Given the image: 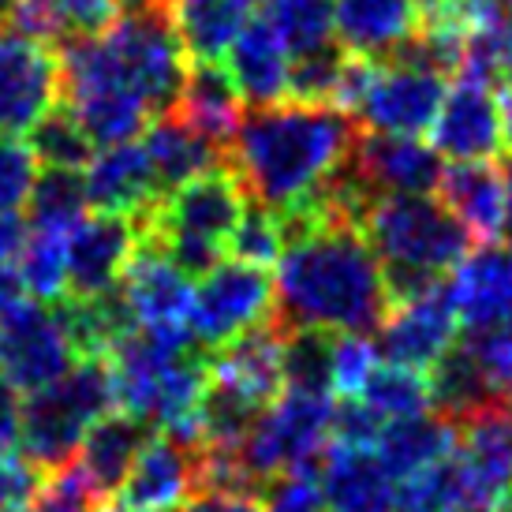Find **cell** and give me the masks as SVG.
Here are the masks:
<instances>
[{
  "instance_id": "6da1fadb",
  "label": "cell",
  "mask_w": 512,
  "mask_h": 512,
  "mask_svg": "<svg viewBox=\"0 0 512 512\" xmlns=\"http://www.w3.org/2000/svg\"><path fill=\"white\" fill-rule=\"evenodd\" d=\"M281 258L273 281V314L288 329L374 333L389 311V288L378 255L359 221L326 195H307L277 210Z\"/></svg>"
},
{
  "instance_id": "7a4b0ae2",
  "label": "cell",
  "mask_w": 512,
  "mask_h": 512,
  "mask_svg": "<svg viewBox=\"0 0 512 512\" xmlns=\"http://www.w3.org/2000/svg\"><path fill=\"white\" fill-rule=\"evenodd\" d=\"M359 124L337 105L273 101L247 105L232 131L225 161L240 176L247 199L266 210H285L314 195L359 143Z\"/></svg>"
},
{
  "instance_id": "3957f363",
  "label": "cell",
  "mask_w": 512,
  "mask_h": 512,
  "mask_svg": "<svg viewBox=\"0 0 512 512\" xmlns=\"http://www.w3.org/2000/svg\"><path fill=\"white\" fill-rule=\"evenodd\" d=\"M359 228L382 262L389 303L445 281L475 243L438 195H374Z\"/></svg>"
},
{
  "instance_id": "277c9868",
  "label": "cell",
  "mask_w": 512,
  "mask_h": 512,
  "mask_svg": "<svg viewBox=\"0 0 512 512\" xmlns=\"http://www.w3.org/2000/svg\"><path fill=\"white\" fill-rule=\"evenodd\" d=\"M109 408H116V400L105 359H79L57 382H49L38 393H27L23 415H19L23 456L34 460L42 471L68 464L90 423L101 419Z\"/></svg>"
},
{
  "instance_id": "5b68a950",
  "label": "cell",
  "mask_w": 512,
  "mask_h": 512,
  "mask_svg": "<svg viewBox=\"0 0 512 512\" xmlns=\"http://www.w3.org/2000/svg\"><path fill=\"white\" fill-rule=\"evenodd\" d=\"M333 408V393L281 389L232 445L247 483L262 490L277 475L314 471V460L322 456L333 430Z\"/></svg>"
},
{
  "instance_id": "8992f818",
  "label": "cell",
  "mask_w": 512,
  "mask_h": 512,
  "mask_svg": "<svg viewBox=\"0 0 512 512\" xmlns=\"http://www.w3.org/2000/svg\"><path fill=\"white\" fill-rule=\"evenodd\" d=\"M98 38L116 79L131 94H139L154 116L169 113L191 68L184 45L169 23V12L116 15Z\"/></svg>"
},
{
  "instance_id": "52a82bcc",
  "label": "cell",
  "mask_w": 512,
  "mask_h": 512,
  "mask_svg": "<svg viewBox=\"0 0 512 512\" xmlns=\"http://www.w3.org/2000/svg\"><path fill=\"white\" fill-rule=\"evenodd\" d=\"M266 318H273V281L262 266H251L240 258H228V262L221 258L191 288L187 333L199 348L214 352Z\"/></svg>"
},
{
  "instance_id": "ba28073f",
  "label": "cell",
  "mask_w": 512,
  "mask_h": 512,
  "mask_svg": "<svg viewBox=\"0 0 512 512\" xmlns=\"http://www.w3.org/2000/svg\"><path fill=\"white\" fill-rule=\"evenodd\" d=\"M79 363L60 303H15L0 314V378L19 393H38Z\"/></svg>"
},
{
  "instance_id": "9c48e42d",
  "label": "cell",
  "mask_w": 512,
  "mask_h": 512,
  "mask_svg": "<svg viewBox=\"0 0 512 512\" xmlns=\"http://www.w3.org/2000/svg\"><path fill=\"white\" fill-rule=\"evenodd\" d=\"M247 202L251 199L243 191L240 176L225 161V165L199 172L195 180L180 184L169 195H161L135 221H139V236H184V240L225 247L228 232L243 217Z\"/></svg>"
},
{
  "instance_id": "30bf717a",
  "label": "cell",
  "mask_w": 512,
  "mask_h": 512,
  "mask_svg": "<svg viewBox=\"0 0 512 512\" xmlns=\"http://www.w3.org/2000/svg\"><path fill=\"white\" fill-rule=\"evenodd\" d=\"M445 98V75L412 64H378L356 105V124L378 135H423Z\"/></svg>"
},
{
  "instance_id": "8fae6325",
  "label": "cell",
  "mask_w": 512,
  "mask_h": 512,
  "mask_svg": "<svg viewBox=\"0 0 512 512\" xmlns=\"http://www.w3.org/2000/svg\"><path fill=\"white\" fill-rule=\"evenodd\" d=\"M460 322H456L453 299L445 281L423 288L415 296L389 303L382 326H378V356L412 370H430L456 344Z\"/></svg>"
},
{
  "instance_id": "7c38bea8",
  "label": "cell",
  "mask_w": 512,
  "mask_h": 512,
  "mask_svg": "<svg viewBox=\"0 0 512 512\" xmlns=\"http://www.w3.org/2000/svg\"><path fill=\"white\" fill-rule=\"evenodd\" d=\"M139 221L124 214L83 217L64 240V296L94 299L120 285L135 255Z\"/></svg>"
},
{
  "instance_id": "4fadbf2b",
  "label": "cell",
  "mask_w": 512,
  "mask_h": 512,
  "mask_svg": "<svg viewBox=\"0 0 512 512\" xmlns=\"http://www.w3.org/2000/svg\"><path fill=\"white\" fill-rule=\"evenodd\" d=\"M60 101V53L53 45L0 34V131L27 135L30 124Z\"/></svg>"
},
{
  "instance_id": "5bb4252c",
  "label": "cell",
  "mask_w": 512,
  "mask_h": 512,
  "mask_svg": "<svg viewBox=\"0 0 512 512\" xmlns=\"http://www.w3.org/2000/svg\"><path fill=\"white\" fill-rule=\"evenodd\" d=\"M191 288H195L191 277L180 266H172L154 240L139 236L135 255L124 266V277H120L116 292H120L124 307H128L131 326L180 333V329H187Z\"/></svg>"
},
{
  "instance_id": "9a60e30c",
  "label": "cell",
  "mask_w": 512,
  "mask_h": 512,
  "mask_svg": "<svg viewBox=\"0 0 512 512\" xmlns=\"http://www.w3.org/2000/svg\"><path fill=\"white\" fill-rule=\"evenodd\" d=\"M352 169L367 195H434L441 180V157L419 135H378L359 131Z\"/></svg>"
},
{
  "instance_id": "2e32d148",
  "label": "cell",
  "mask_w": 512,
  "mask_h": 512,
  "mask_svg": "<svg viewBox=\"0 0 512 512\" xmlns=\"http://www.w3.org/2000/svg\"><path fill=\"white\" fill-rule=\"evenodd\" d=\"M281 352H285V326L273 314V318L243 329L240 337H232L206 356L210 359V382L243 397L255 408H266L285 389Z\"/></svg>"
},
{
  "instance_id": "e0dca14e",
  "label": "cell",
  "mask_w": 512,
  "mask_h": 512,
  "mask_svg": "<svg viewBox=\"0 0 512 512\" xmlns=\"http://www.w3.org/2000/svg\"><path fill=\"white\" fill-rule=\"evenodd\" d=\"M460 329L486 333L512 322V255L498 243H479L445 277Z\"/></svg>"
},
{
  "instance_id": "ac0fdd59",
  "label": "cell",
  "mask_w": 512,
  "mask_h": 512,
  "mask_svg": "<svg viewBox=\"0 0 512 512\" xmlns=\"http://www.w3.org/2000/svg\"><path fill=\"white\" fill-rule=\"evenodd\" d=\"M456 460L468 483L471 512H490L512 490V412L494 404L456 423Z\"/></svg>"
},
{
  "instance_id": "d6986e66",
  "label": "cell",
  "mask_w": 512,
  "mask_h": 512,
  "mask_svg": "<svg viewBox=\"0 0 512 512\" xmlns=\"http://www.w3.org/2000/svg\"><path fill=\"white\" fill-rule=\"evenodd\" d=\"M430 146L449 161H490L501 154V120L494 86L456 79L430 124Z\"/></svg>"
},
{
  "instance_id": "ffe728a7",
  "label": "cell",
  "mask_w": 512,
  "mask_h": 512,
  "mask_svg": "<svg viewBox=\"0 0 512 512\" xmlns=\"http://www.w3.org/2000/svg\"><path fill=\"white\" fill-rule=\"evenodd\" d=\"M195 490H199L195 449L180 445L169 434L161 438L150 434L116 494H120V505L135 512H176Z\"/></svg>"
},
{
  "instance_id": "44dd1931",
  "label": "cell",
  "mask_w": 512,
  "mask_h": 512,
  "mask_svg": "<svg viewBox=\"0 0 512 512\" xmlns=\"http://www.w3.org/2000/svg\"><path fill=\"white\" fill-rule=\"evenodd\" d=\"M318 494L326 512H393L397 479L382 468L370 445L333 441L322 453Z\"/></svg>"
},
{
  "instance_id": "7402d4cb",
  "label": "cell",
  "mask_w": 512,
  "mask_h": 512,
  "mask_svg": "<svg viewBox=\"0 0 512 512\" xmlns=\"http://www.w3.org/2000/svg\"><path fill=\"white\" fill-rule=\"evenodd\" d=\"M228 83L243 105H273L285 101L288 90V49L277 38L273 23L262 12H255L243 30L232 38V45L221 57Z\"/></svg>"
},
{
  "instance_id": "603a6c76",
  "label": "cell",
  "mask_w": 512,
  "mask_h": 512,
  "mask_svg": "<svg viewBox=\"0 0 512 512\" xmlns=\"http://www.w3.org/2000/svg\"><path fill=\"white\" fill-rule=\"evenodd\" d=\"M83 191L86 206H94L98 214H146L157 202V187L143 146L135 139L116 146H98L94 157L83 165Z\"/></svg>"
},
{
  "instance_id": "cb8c5ba5",
  "label": "cell",
  "mask_w": 512,
  "mask_h": 512,
  "mask_svg": "<svg viewBox=\"0 0 512 512\" xmlns=\"http://www.w3.org/2000/svg\"><path fill=\"white\" fill-rule=\"evenodd\" d=\"M423 27V12L415 0H337L333 34L348 53L385 64L400 45Z\"/></svg>"
},
{
  "instance_id": "d4e9b609",
  "label": "cell",
  "mask_w": 512,
  "mask_h": 512,
  "mask_svg": "<svg viewBox=\"0 0 512 512\" xmlns=\"http://www.w3.org/2000/svg\"><path fill=\"white\" fill-rule=\"evenodd\" d=\"M434 195L475 243H498L505 236V184L490 161H453L441 169Z\"/></svg>"
},
{
  "instance_id": "484cf974",
  "label": "cell",
  "mask_w": 512,
  "mask_h": 512,
  "mask_svg": "<svg viewBox=\"0 0 512 512\" xmlns=\"http://www.w3.org/2000/svg\"><path fill=\"white\" fill-rule=\"evenodd\" d=\"M143 154L150 161V172H154V187L157 199L176 191L180 184L195 180L199 172L214 169V165H225V150L206 139L202 131H195L184 116L169 109V113H157L143 131Z\"/></svg>"
},
{
  "instance_id": "4316f807",
  "label": "cell",
  "mask_w": 512,
  "mask_h": 512,
  "mask_svg": "<svg viewBox=\"0 0 512 512\" xmlns=\"http://www.w3.org/2000/svg\"><path fill=\"white\" fill-rule=\"evenodd\" d=\"M146 438H150V427H146L143 419L128 415L124 408H120V412L109 408V412L101 415V419H94L90 430L83 434L79 449H75V453H79L75 464L83 468V475L90 479V486L98 490L101 498H105V494H116Z\"/></svg>"
},
{
  "instance_id": "83f0119b",
  "label": "cell",
  "mask_w": 512,
  "mask_h": 512,
  "mask_svg": "<svg viewBox=\"0 0 512 512\" xmlns=\"http://www.w3.org/2000/svg\"><path fill=\"white\" fill-rule=\"evenodd\" d=\"M255 12V0H169V23L191 64H221L232 38Z\"/></svg>"
},
{
  "instance_id": "f1b7e54d",
  "label": "cell",
  "mask_w": 512,
  "mask_h": 512,
  "mask_svg": "<svg viewBox=\"0 0 512 512\" xmlns=\"http://www.w3.org/2000/svg\"><path fill=\"white\" fill-rule=\"evenodd\" d=\"M456 438H460V430L445 415L419 412L408 415V419L382 423L378 438H374V456L400 483V479H408V475L430 468V464H438L441 456L453 453Z\"/></svg>"
},
{
  "instance_id": "f546056e",
  "label": "cell",
  "mask_w": 512,
  "mask_h": 512,
  "mask_svg": "<svg viewBox=\"0 0 512 512\" xmlns=\"http://www.w3.org/2000/svg\"><path fill=\"white\" fill-rule=\"evenodd\" d=\"M430 408H438L449 423H464L468 415L486 412L494 404H505L501 385L486 374L468 344H453L445 356L430 367Z\"/></svg>"
},
{
  "instance_id": "4dcf8cb0",
  "label": "cell",
  "mask_w": 512,
  "mask_h": 512,
  "mask_svg": "<svg viewBox=\"0 0 512 512\" xmlns=\"http://www.w3.org/2000/svg\"><path fill=\"white\" fill-rule=\"evenodd\" d=\"M172 109L184 116L195 131H202L221 150H228V139H232V131H236L247 105L236 98V90H232L221 64H191L184 90H180Z\"/></svg>"
},
{
  "instance_id": "1f68e13d",
  "label": "cell",
  "mask_w": 512,
  "mask_h": 512,
  "mask_svg": "<svg viewBox=\"0 0 512 512\" xmlns=\"http://www.w3.org/2000/svg\"><path fill=\"white\" fill-rule=\"evenodd\" d=\"M30 210L27 228H45V232H72L86 217V191H83V172L79 169H53L34 176L30 195L23 202Z\"/></svg>"
},
{
  "instance_id": "d6a6232c",
  "label": "cell",
  "mask_w": 512,
  "mask_h": 512,
  "mask_svg": "<svg viewBox=\"0 0 512 512\" xmlns=\"http://www.w3.org/2000/svg\"><path fill=\"white\" fill-rule=\"evenodd\" d=\"M393 512H471L468 483H464L456 449L449 456H441L438 464L400 479Z\"/></svg>"
},
{
  "instance_id": "836d02e7",
  "label": "cell",
  "mask_w": 512,
  "mask_h": 512,
  "mask_svg": "<svg viewBox=\"0 0 512 512\" xmlns=\"http://www.w3.org/2000/svg\"><path fill=\"white\" fill-rule=\"evenodd\" d=\"M27 146L42 165H53V169H83L86 161L94 157V150H98L64 101L49 105V109L30 124Z\"/></svg>"
},
{
  "instance_id": "e575fe53",
  "label": "cell",
  "mask_w": 512,
  "mask_h": 512,
  "mask_svg": "<svg viewBox=\"0 0 512 512\" xmlns=\"http://www.w3.org/2000/svg\"><path fill=\"white\" fill-rule=\"evenodd\" d=\"M359 400L382 423H393V419H408V415L427 412L430 385L423 378V370L400 367V363H378L374 374L367 378V385L359 389Z\"/></svg>"
},
{
  "instance_id": "d590c367",
  "label": "cell",
  "mask_w": 512,
  "mask_h": 512,
  "mask_svg": "<svg viewBox=\"0 0 512 512\" xmlns=\"http://www.w3.org/2000/svg\"><path fill=\"white\" fill-rule=\"evenodd\" d=\"M333 8L337 0H266L262 15L285 42L288 57H299L307 49L333 42Z\"/></svg>"
},
{
  "instance_id": "8d00e7d4",
  "label": "cell",
  "mask_w": 512,
  "mask_h": 512,
  "mask_svg": "<svg viewBox=\"0 0 512 512\" xmlns=\"http://www.w3.org/2000/svg\"><path fill=\"white\" fill-rule=\"evenodd\" d=\"M64 240H68L64 232L27 228V236L15 251V258H19L15 270L23 277V288L42 303L64 296Z\"/></svg>"
},
{
  "instance_id": "74e56055",
  "label": "cell",
  "mask_w": 512,
  "mask_h": 512,
  "mask_svg": "<svg viewBox=\"0 0 512 512\" xmlns=\"http://www.w3.org/2000/svg\"><path fill=\"white\" fill-rule=\"evenodd\" d=\"M344 60H348V49H344L337 38L318 49H307L299 57H288V101H311V105H333V94H337V83H341Z\"/></svg>"
},
{
  "instance_id": "f35d334b",
  "label": "cell",
  "mask_w": 512,
  "mask_h": 512,
  "mask_svg": "<svg viewBox=\"0 0 512 512\" xmlns=\"http://www.w3.org/2000/svg\"><path fill=\"white\" fill-rule=\"evenodd\" d=\"M329 356H333V333L285 326V352H281L285 389L329 393Z\"/></svg>"
},
{
  "instance_id": "ab89813d",
  "label": "cell",
  "mask_w": 512,
  "mask_h": 512,
  "mask_svg": "<svg viewBox=\"0 0 512 512\" xmlns=\"http://www.w3.org/2000/svg\"><path fill=\"white\" fill-rule=\"evenodd\" d=\"M281 247H285V236H281V221H277V214L266 210V206H258V202H247L243 217L236 221V228L228 232L225 255L270 270L273 262L281 258Z\"/></svg>"
},
{
  "instance_id": "60d3db41",
  "label": "cell",
  "mask_w": 512,
  "mask_h": 512,
  "mask_svg": "<svg viewBox=\"0 0 512 512\" xmlns=\"http://www.w3.org/2000/svg\"><path fill=\"white\" fill-rule=\"evenodd\" d=\"M378 344L370 333H337L333 337V356H329V393L359 397V389L378 367Z\"/></svg>"
},
{
  "instance_id": "b9f144b4",
  "label": "cell",
  "mask_w": 512,
  "mask_h": 512,
  "mask_svg": "<svg viewBox=\"0 0 512 512\" xmlns=\"http://www.w3.org/2000/svg\"><path fill=\"white\" fill-rule=\"evenodd\" d=\"M98 498L101 494L90 486L83 468L68 460V464L49 471V479H42L27 512H98Z\"/></svg>"
},
{
  "instance_id": "7bdbcfd3",
  "label": "cell",
  "mask_w": 512,
  "mask_h": 512,
  "mask_svg": "<svg viewBox=\"0 0 512 512\" xmlns=\"http://www.w3.org/2000/svg\"><path fill=\"white\" fill-rule=\"evenodd\" d=\"M34 176H38V157L30 154L23 135L0 131V206L19 210L27 202Z\"/></svg>"
},
{
  "instance_id": "ee69618b",
  "label": "cell",
  "mask_w": 512,
  "mask_h": 512,
  "mask_svg": "<svg viewBox=\"0 0 512 512\" xmlns=\"http://www.w3.org/2000/svg\"><path fill=\"white\" fill-rule=\"evenodd\" d=\"M4 23H8V30H12V34H19V38L53 45V49H60V42H64V38H72L53 0H15L12 12H8V19H4Z\"/></svg>"
},
{
  "instance_id": "f6af8a7d",
  "label": "cell",
  "mask_w": 512,
  "mask_h": 512,
  "mask_svg": "<svg viewBox=\"0 0 512 512\" xmlns=\"http://www.w3.org/2000/svg\"><path fill=\"white\" fill-rule=\"evenodd\" d=\"M42 486V468L15 449H0V512H27Z\"/></svg>"
},
{
  "instance_id": "bcb514c9",
  "label": "cell",
  "mask_w": 512,
  "mask_h": 512,
  "mask_svg": "<svg viewBox=\"0 0 512 512\" xmlns=\"http://www.w3.org/2000/svg\"><path fill=\"white\" fill-rule=\"evenodd\" d=\"M262 494H266L262 512H326L314 471H288V475H277V479H270V483L262 486Z\"/></svg>"
},
{
  "instance_id": "7dc6e473",
  "label": "cell",
  "mask_w": 512,
  "mask_h": 512,
  "mask_svg": "<svg viewBox=\"0 0 512 512\" xmlns=\"http://www.w3.org/2000/svg\"><path fill=\"white\" fill-rule=\"evenodd\" d=\"M68 34H101L116 19V0H53Z\"/></svg>"
},
{
  "instance_id": "c3c4849f",
  "label": "cell",
  "mask_w": 512,
  "mask_h": 512,
  "mask_svg": "<svg viewBox=\"0 0 512 512\" xmlns=\"http://www.w3.org/2000/svg\"><path fill=\"white\" fill-rule=\"evenodd\" d=\"M176 512H262L258 494H243V490H202L180 505Z\"/></svg>"
},
{
  "instance_id": "681fc988",
  "label": "cell",
  "mask_w": 512,
  "mask_h": 512,
  "mask_svg": "<svg viewBox=\"0 0 512 512\" xmlns=\"http://www.w3.org/2000/svg\"><path fill=\"white\" fill-rule=\"evenodd\" d=\"M19 415H23L19 389L0 378V449H12L19 441Z\"/></svg>"
},
{
  "instance_id": "f907efd6",
  "label": "cell",
  "mask_w": 512,
  "mask_h": 512,
  "mask_svg": "<svg viewBox=\"0 0 512 512\" xmlns=\"http://www.w3.org/2000/svg\"><path fill=\"white\" fill-rule=\"evenodd\" d=\"M23 236H27V221L19 217V210H4L0 206V258H15Z\"/></svg>"
},
{
  "instance_id": "816d5d0a",
  "label": "cell",
  "mask_w": 512,
  "mask_h": 512,
  "mask_svg": "<svg viewBox=\"0 0 512 512\" xmlns=\"http://www.w3.org/2000/svg\"><path fill=\"white\" fill-rule=\"evenodd\" d=\"M27 299V288H23V277L12 266V258H0V314L12 311L15 303Z\"/></svg>"
},
{
  "instance_id": "f5cc1de1",
  "label": "cell",
  "mask_w": 512,
  "mask_h": 512,
  "mask_svg": "<svg viewBox=\"0 0 512 512\" xmlns=\"http://www.w3.org/2000/svg\"><path fill=\"white\" fill-rule=\"evenodd\" d=\"M498 120H501V150H512V86H498Z\"/></svg>"
},
{
  "instance_id": "db71d44e",
  "label": "cell",
  "mask_w": 512,
  "mask_h": 512,
  "mask_svg": "<svg viewBox=\"0 0 512 512\" xmlns=\"http://www.w3.org/2000/svg\"><path fill=\"white\" fill-rule=\"evenodd\" d=\"M501 184H505V232L512 236V150L505 157V169H501Z\"/></svg>"
},
{
  "instance_id": "11a10c76",
  "label": "cell",
  "mask_w": 512,
  "mask_h": 512,
  "mask_svg": "<svg viewBox=\"0 0 512 512\" xmlns=\"http://www.w3.org/2000/svg\"><path fill=\"white\" fill-rule=\"evenodd\" d=\"M490 512H512V490H509V494H501L498 505H494Z\"/></svg>"
},
{
  "instance_id": "9f6ffc18",
  "label": "cell",
  "mask_w": 512,
  "mask_h": 512,
  "mask_svg": "<svg viewBox=\"0 0 512 512\" xmlns=\"http://www.w3.org/2000/svg\"><path fill=\"white\" fill-rule=\"evenodd\" d=\"M15 0H0V27H4V19H8V12H12Z\"/></svg>"
},
{
  "instance_id": "6f0895ef",
  "label": "cell",
  "mask_w": 512,
  "mask_h": 512,
  "mask_svg": "<svg viewBox=\"0 0 512 512\" xmlns=\"http://www.w3.org/2000/svg\"><path fill=\"white\" fill-rule=\"evenodd\" d=\"M98 512H135V509H128V505H120V501H116V505H105V509H98Z\"/></svg>"
},
{
  "instance_id": "680465c9",
  "label": "cell",
  "mask_w": 512,
  "mask_h": 512,
  "mask_svg": "<svg viewBox=\"0 0 512 512\" xmlns=\"http://www.w3.org/2000/svg\"><path fill=\"white\" fill-rule=\"evenodd\" d=\"M505 408L512 412V378H509V385H505Z\"/></svg>"
},
{
  "instance_id": "91938a15",
  "label": "cell",
  "mask_w": 512,
  "mask_h": 512,
  "mask_svg": "<svg viewBox=\"0 0 512 512\" xmlns=\"http://www.w3.org/2000/svg\"><path fill=\"white\" fill-rule=\"evenodd\" d=\"M501 8H505V12L512 15V0H501Z\"/></svg>"
},
{
  "instance_id": "94428289",
  "label": "cell",
  "mask_w": 512,
  "mask_h": 512,
  "mask_svg": "<svg viewBox=\"0 0 512 512\" xmlns=\"http://www.w3.org/2000/svg\"><path fill=\"white\" fill-rule=\"evenodd\" d=\"M509 255H512V251H509Z\"/></svg>"
}]
</instances>
